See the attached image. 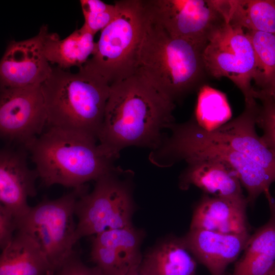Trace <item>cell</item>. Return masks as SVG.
<instances>
[{"label":"cell","instance_id":"4","mask_svg":"<svg viewBox=\"0 0 275 275\" xmlns=\"http://www.w3.org/2000/svg\"><path fill=\"white\" fill-rule=\"evenodd\" d=\"M48 126L83 132L98 140L111 85L84 66L75 73L57 66L41 84Z\"/></svg>","mask_w":275,"mask_h":275},{"label":"cell","instance_id":"15","mask_svg":"<svg viewBox=\"0 0 275 275\" xmlns=\"http://www.w3.org/2000/svg\"><path fill=\"white\" fill-rule=\"evenodd\" d=\"M259 104L245 105L237 117L219 127L208 130L214 139L246 155L275 178V154L256 130Z\"/></svg>","mask_w":275,"mask_h":275},{"label":"cell","instance_id":"24","mask_svg":"<svg viewBox=\"0 0 275 275\" xmlns=\"http://www.w3.org/2000/svg\"><path fill=\"white\" fill-rule=\"evenodd\" d=\"M246 32L256 58L253 81L257 87L256 90L265 93L275 82V34L257 31Z\"/></svg>","mask_w":275,"mask_h":275},{"label":"cell","instance_id":"9","mask_svg":"<svg viewBox=\"0 0 275 275\" xmlns=\"http://www.w3.org/2000/svg\"><path fill=\"white\" fill-rule=\"evenodd\" d=\"M224 20L211 32L202 51L206 73L227 77L240 90L245 105L256 103V92L252 85L256 70L254 48L246 31Z\"/></svg>","mask_w":275,"mask_h":275},{"label":"cell","instance_id":"20","mask_svg":"<svg viewBox=\"0 0 275 275\" xmlns=\"http://www.w3.org/2000/svg\"><path fill=\"white\" fill-rule=\"evenodd\" d=\"M94 37L84 25L63 39L57 33L48 31L44 42L45 57L49 63L56 64L61 69L67 70L73 66L79 68L95 51Z\"/></svg>","mask_w":275,"mask_h":275},{"label":"cell","instance_id":"19","mask_svg":"<svg viewBox=\"0 0 275 275\" xmlns=\"http://www.w3.org/2000/svg\"><path fill=\"white\" fill-rule=\"evenodd\" d=\"M265 197L269 219L250 236L232 275H264L275 264V199L270 193Z\"/></svg>","mask_w":275,"mask_h":275},{"label":"cell","instance_id":"31","mask_svg":"<svg viewBox=\"0 0 275 275\" xmlns=\"http://www.w3.org/2000/svg\"><path fill=\"white\" fill-rule=\"evenodd\" d=\"M139 266L132 269L125 275H146L140 270Z\"/></svg>","mask_w":275,"mask_h":275},{"label":"cell","instance_id":"10","mask_svg":"<svg viewBox=\"0 0 275 275\" xmlns=\"http://www.w3.org/2000/svg\"><path fill=\"white\" fill-rule=\"evenodd\" d=\"M47 115L41 85L0 88V135L25 147L44 131Z\"/></svg>","mask_w":275,"mask_h":275},{"label":"cell","instance_id":"33","mask_svg":"<svg viewBox=\"0 0 275 275\" xmlns=\"http://www.w3.org/2000/svg\"><path fill=\"white\" fill-rule=\"evenodd\" d=\"M54 272H51L49 275H60V274L59 273H58L57 274H55Z\"/></svg>","mask_w":275,"mask_h":275},{"label":"cell","instance_id":"28","mask_svg":"<svg viewBox=\"0 0 275 275\" xmlns=\"http://www.w3.org/2000/svg\"><path fill=\"white\" fill-rule=\"evenodd\" d=\"M17 218L8 210L0 206V248L1 250L12 240L18 227Z\"/></svg>","mask_w":275,"mask_h":275},{"label":"cell","instance_id":"13","mask_svg":"<svg viewBox=\"0 0 275 275\" xmlns=\"http://www.w3.org/2000/svg\"><path fill=\"white\" fill-rule=\"evenodd\" d=\"M28 152L20 146L10 145L0 151V206L9 210L19 221L30 211L29 198L37 195L36 170L30 168Z\"/></svg>","mask_w":275,"mask_h":275},{"label":"cell","instance_id":"16","mask_svg":"<svg viewBox=\"0 0 275 275\" xmlns=\"http://www.w3.org/2000/svg\"><path fill=\"white\" fill-rule=\"evenodd\" d=\"M250 234H223L202 230L189 229L181 237L186 248L211 275H225L228 266L243 251Z\"/></svg>","mask_w":275,"mask_h":275},{"label":"cell","instance_id":"27","mask_svg":"<svg viewBox=\"0 0 275 275\" xmlns=\"http://www.w3.org/2000/svg\"><path fill=\"white\" fill-rule=\"evenodd\" d=\"M256 97L261 102L259 104L256 125L262 130V141L275 154V103L258 91Z\"/></svg>","mask_w":275,"mask_h":275},{"label":"cell","instance_id":"6","mask_svg":"<svg viewBox=\"0 0 275 275\" xmlns=\"http://www.w3.org/2000/svg\"><path fill=\"white\" fill-rule=\"evenodd\" d=\"M115 18L101 31L95 51L83 65L111 85L137 70L138 52L147 19L143 0L115 1Z\"/></svg>","mask_w":275,"mask_h":275},{"label":"cell","instance_id":"11","mask_svg":"<svg viewBox=\"0 0 275 275\" xmlns=\"http://www.w3.org/2000/svg\"><path fill=\"white\" fill-rule=\"evenodd\" d=\"M149 15L172 36L204 48L223 17L213 0H143Z\"/></svg>","mask_w":275,"mask_h":275},{"label":"cell","instance_id":"21","mask_svg":"<svg viewBox=\"0 0 275 275\" xmlns=\"http://www.w3.org/2000/svg\"><path fill=\"white\" fill-rule=\"evenodd\" d=\"M36 243L16 231L0 255V275H49L53 272Z\"/></svg>","mask_w":275,"mask_h":275},{"label":"cell","instance_id":"23","mask_svg":"<svg viewBox=\"0 0 275 275\" xmlns=\"http://www.w3.org/2000/svg\"><path fill=\"white\" fill-rule=\"evenodd\" d=\"M224 20L247 31L275 34V0H214Z\"/></svg>","mask_w":275,"mask_h":275},{"label":"cell","instance_id":"18","mask_svg":"<svg viewBox=\"0 0 275 275\" xmlns=\"http://www.w3.org/2000/svg\"><path fill=\"white\" fill-rule=\"evenodd\" d=\"M247 198L233 199L204 194L196 204L190 229L223 234H249Z\"/></svg>","mask_w":275,"mask_h":275},{"label":"cell","instance_id":"17","mask_svg":"<svg viewBox=\"0 0 275 275\" xmlns=\"http://www.w3.org/2000/svg\"><path fill=\"white\" fill-rule=\"evenodd\" d=\"M187 166L181 174L179 186L187 190L194 185L205 194L217 197L246 198L237 172L229 164L214 158L186 160Z\"/></svg>","mask_w":275,"mask_h":275},{"label":"cell","instance_id":"25","mask_svg":"<svg viewBox=\"0 0 275 275\" xmlns=\"http://www.w3.org/2000/svg\"><path fill=\"white\" fill-rule=\"evenodd\" d=\"M231 116V108L224 93L208 86L200 88L193 117L200 126L212 130L226 123Z\"/></svg>","mask_w":275,"mask_h":275},{"label":"cell","instance_id":"30","mask_svg":"<svg viewBox=\"0 0 275 275\" xmlns=\"http://www.w3.org/2000/svg\"><path fill=\"white\" fill-rule=\"evenodd\" d=\"M257 91L269 97L272 101L275 103V82L268 92L264 93L260 92L259 91Z\"/></svg>","mask_w":275,"mask_h":275},{"label":"cell","instance_id":"8","mask_svg":"<svg viewBox=\"0 0 275 275\" xmlns=\"http://www.w3.org/2000/svg\"><path fill=\"white\" fill-rule=\"evenodd\" d=\"M118 167L97 180L93 190L84 192L75 205L77 241L105 231L132 226L134 211L132 188Z\"/></svg>","mask_w":275,"mask_h":275},{"label":"cell","instance_id":"34","mask_svg":"<svg viewBox=\"0 0 275 275\" xmlns=\"http://www.w3.org/2000/svg\"><path fill=\"white\" fill-rule=\"evenodd\" d=\"M274 193H275V191H274Z\"/></svg>","mask_w":275,"mask_h":275},{"label":"cell","instance_id":"14","mask_svg":"<svg viewBox=\"0 0 275 275\" xmlns=\"http://www.w3.org/2000/svg\"><path fill=\"white\" fill-rule=\"evenodd\" d=\"M142 238L132 225L99 233L93 237L92 260L103 275H125L141 263Z\"/></svg>","mask_w":275,"mask_h":275},{"label":"cell","instance_id":"2","mask_svg":"<svg viewBox=\"0 0 275 275\" xmlns=\"http://www.w3.org/2000/svg\"><path fill=\"white\" fill-rule=\"evenodd\" d=\"M24 147L47 187L81 189L118 167L102 153L96 138L77 130L48 126Z\"/></svg>","mask_w":275,"mask_h":275},{"label":"cell","instance_id":"29","mask_svg":"<svg viewBox=\"0 0 275 275\" xmlns=\"http://www.w3.org/2000/svg\"><path fill=\"white\" fill-rule=\"evenodd\" d=\"M60 275H103L96 267H89L85 265L73 254L59 270Z\"/></svg>","mask_w":275,"mask_h":275},{"label":"cell","instance_id":"32","mask_svg":"<svg viewBox=\"0 0 275 275\" xmlns=\"http://www.w3.org/2000/svg\"><path fill=\"white\" fill-rule=\"evenodd\" d=\"M264 275H275V264Z\"/></svg>","mask_w":275,"mask_h":275},{"label":"cell","instance_id":"7","mask_svg":"<svg viewBox=\"0 0 275 275\" xmlns=\"http://www.w3.org/2000/svg\"><path fill=\"white\" fill-rule=\"evenodd\" d=\"M85 187L54 200L44 199L18 222L17 231L31 238L47 259L51 270H60L75 253L77 222L75 208Z\"/></svg>","mask_w":275,"mask_h":275},{"label":"cell","instance_id":"3","mask_svg":"<svg viewBox=\"0 0 275 275\" xmlns=\"http://www.w3.org/2000/svg\"><path fill=\"white\" fill-rule=\"evenodd\" d=\"M146 11L147 19L139 49L136 71L175 102L198 88L202 82L206 73L202 58L203 48L172 36Z\"/></svg>","mask_w":275,"mask_h":275},{"label":"cell","instance_id":"5","mask_svg":"<svg viewBox=\"0 0 275 275\" xmlns=\"http://www.w3.org/2000/svg\"><path fill=\"white\" fill-rule=\"evenodd\" d=\"M170 137L149 155L151 162L167 167L181 160L214 158L224 161L237 172L247 193L249 204L253 205L259 196L269 191L274 177L249 157L213 138L200 126L193 117L170 128Z\"/></svg>","mask_w":275,"mask_h":275},{"label":"cell","instance_id":"22","mask_svg":"<svg viewBox=\"0 0 275 275\" xmlns=\"http://www.w3.org/2000/svg\"><path fill=\"white\" fill-rule=\"evenodd\" d=\"M197 260L181 238L168 239L148 253L139 266L146 275H196Z\"/></svg>","mask_w":275,"mask_h":275},{"label":"cell","instance_id":"1","mask_svg":"<svg viewBox=\"0 0 275 275\" xmlns=\"http://www.w3.org/2000/svg\"><path fill=\"white\" fill-rule=\"evenodd\" d=\"M174 101L138 71L111 85L98 146L107 158L116 159L130 146L154 150L162 131L175 123Z\"/></svg>","mask_w":275,"mask_h":275},{"label":"cell","instance_id":"12","mask_svg":"<svg viewBox=\"0 0 275 275\" xmlns=\"http://www.w3.org/2000/svg\"><path fill=\"white\" fill-rule=\"evenodd\" d=\"M47 25L35 36L22 41H11L0 63V87H22L41 85L52 68L44 51Z\"/></svg>","mask_w":275,"mask_h":275},{"label":"cell","instance_id":"26","mask_svg":"<svg viewBox=\"0 0 275 275\" xmlns=\"http://www.w3.org/2000/svg\"><path fill=\"white\" fill-rule=\"evenodd\" d=\"M80 3L85 19L83 25L94 35L107 26L118 14L115 3L110 5L100 0H81Z\"/></svg>","mask_w":275,"mask_h":275}]
</instances>
